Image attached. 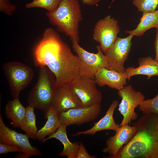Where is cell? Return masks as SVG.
I'll return each mask as SVG.
<instances>
[{"instance_id":"obj_1","label":"cell","mask_w":158,"mask_h":158,"mask_svg":"<svg viewBox=\"0 0 158 158\" xmlns=\"http://www.w3.org/2000/svg\"><path fill=\"white\" fill-rule=\"evenodd\" d=\"M143 114L133 123L134 135L114 158H158V114Z\"/></svg>"},{"instance_id":"obj_2","label":"cell","mask_w":158,"mask_h":158,"mask_svg":"<svg viewBox=\"0 0 158 158\" xmlns=\"http://www.w3.org/2000/svg\"><path fill=\"white\" fill-rule=\"evenodd\" d=\"M40 63L54 75L56 87L70 86L80 75V61L64 42L47 50Z\"/></svg>"},{"instance_id":"obj_3","label":"cell","mask_w":158,"mask_h":158,"mask_svg":"<svg viewBox=\"0 0 158 158\" xmlns=\"http://www.w3.org/2000/svg\"><path fill=\"white\" fill-rule=\"evenodd\" d=\"M46 16L50 23L69 37L71 41L79 42V25L82 17L78 0H62L56 10L47 12Z\"/></svg>"},{"instance_id":"obj_4","label":"cell","mask_w":158,"mask_h":158,"mask_svg":"<svg viewBox=\"0 0 158 158\" xmlns=\"http://www.w3.org/2000/svg\"><path fill=\"white\" fill-rule=\"evenodd\" d=\"M56 88L53 73L46 66L39 67L37 82L27 98L28 105L45 112L51 106Z\"/></svg>"},{"instance_id":"obj_5","label":"cell","mask_w":158,"mask_h":158,"mask_svg":"<svg viewBox=\"0 0 158 158\" xmlns=\"http://www.w3.org/2000/svg\"><path fill=\"white\" fill-rule=\"evenodd\" d=\"M2 69L8 81L13 99L19 98L20 94L30 84L34 76V72L29 66L16 61L6 62Z\"/></svg>"},{"instance_id":"obj_6","label":"cell","mask_w":158,"mask_h":158,"mask_svg":"<svg viewBox=\"0 0 158 158\" xmlns=\"http://www.w3.org/2000/svg\"><path fill=\"white\" fill-rule=\"evenodd\" d=\"M71 42L73 50L80 61V75L95 79L96 73L100 68L103 67L107 68V61L99 45L97 46V52L95 54L84 49L77 41Z\"/></svg>"},{"instance_id":"obj_7","label":"cell","mask_w":158,"mask_h":158,"mask_svg":"<svg viewBox=\"0 0 158 158\" xmlns=\"http://www.w3.org/2000/svg\"><path fill=\"white\" fill-rule=\"evenodd\" d=\"M25 134L18 133L6 126L0 115V142L17 147L22 151L15 158H28L32 156H41V152L36 147L32 146Z\"/></svg>"},{"instance_id":"obj_8","label":"cell","mask_w":158,"mask_h":158,"mask_svg":"<svg viewBox=\"0 0 158 158\" xmlns=\"http://www.w3.org/2000/svg\"><path fill=\"white\" fill-rule=\"evenodd\" d=\"M118 94L121 98L118 110L123 117L120 126L130 125L132 121L137 119L138 116L135 109L145 100V96L135 90L130 85L124 86L118 90Z\"/></svg>"},{"instance_id":"obj_9","label":"cell","mask_w":158,"mask_h":158,"mask_svg":"<svg viewBox=\"0 0 158 158\" xmlns=\"http://www.w3.org/2000/svg\"><path fill=\"white\" fill-rule=\"evenodd\" d=\"M120 31L118 21L109 15L97 23L93 38L100 43L101 50L105 53L113 45Z\"/></svg>"},{"instance_id":"obj_10","label":"cell","mask_w":158,"mask_h":158,"mask_svg":"<svg viewBox=\"0 0 158 158\" xmlns=\"http://www.w3.org/2000/svg\"><path fill=\"white\" fill-rule=\"evenodd\" d=\"M134 36L130 34L125 38L118 37L113 45L105 53L108 63L107 68L124 72V63L128 58Z\"/></svg>"},{"instance_id":"obj_11","label":"cell","mask_w":158,"mask_h":158,"mask_svg":"<svg viewBox=\"0 0 158 158\" xmlns=\"http://www.w3.org/2000/svg\"><path fill=\"white\" fill-rule=\"evenodd\" d=\"M96 84L95 80L80 75L70 87L81 101L83 107H87L102 101V93Z\"/></svg>"},{"instance_id":"obj_12","label":"cell","mask_w":158,"mask_h":158,"mask_svg":"<svg viewBox=\"0 0 158 158\" xmlns=\"http://www.w3.org/2000/svg\"><path fill=\"white\" fill-rule=\"evenodd\" d=\"M101 111L100 103L87 107L70 109L58 113L61 124L66 127L71 125H80L93 121L99 115Z\"/></svg>"},{"instance_id":"obj_13","label":"cell","mask_w":158,"mask_h":158,"mask_svg":"<svg viewBox=\"0 0 158 158\" xmlns=\"http://www.w3.org/2000/svg\"><path fill=\"white\" fill-rule=\"evenodd\" d=\"M51 106L57 113L83 107L82 103L70 86L56 87Z\"/></svg>"},{"instance_id":"obj_14","label":"cell","mask_w":158,"mask_h":158,"mask_svg":"<svg viewBox=\"0 0 158 158\" xmlns=\"http://www.w3.org/2000/svg\"><path fill=\"white\" fill-rule=\"evenodd\" d=\"M135 131V127L127 124L120 126L113 136L106 142V147L102 150L103 153L109 155L106 158H114L122 147L128 142Z\"/></svg>"},{"instance_id":"obj_15","label":"cell","mask_w":158,"mask_h":158,"mask_svg":"<svg viewBox=\"0 0 158 158\" xmlns=\"http://www.w3.org/2000/svg\"><path fill=\"white\" fill-rule=\"evenodd\" d=\"M96 84L100 87L107 85L118 90L122 89L127 84V76L124 72H119L104 67L100 68L95 75Z\"/></svg>"},{"instance_id":"obj_16","label":"cell","mask_w":158,"mask_h":158,"mask_svg":"<svg viewBox=\"0 0 158 158\" xmlns=\"http://www.w3.org/2000/svg\"><path fill=\"white\" fill-rule=\"evenodd\" d=\"M118 104L117 100H114L108 108L104 116L97 122L94 123V126L87 130L79 131L72 135L76 136L80 135H93L97 132L105 130L116 131L120 127V125L115 122L114 117V111Z\"/></svg>"},{"instance_id":"obj_17","label":"cell","mask_w":158,"mask_h":158,"mask_svg":"<svg viewBox=\"0 0 158 158\" xmlns=\"http://www.w3.org/2000/svg\"><path fill=\"white\" fill-rule=\"evenodd\" d=\"M139 66L137 67H129L125 69V72L127 76V80L137 75L147 76L149 79L154 75L158 76V62L151 56L139 58L138 59Z\"/></svg>"},{"instance_id":"obj_18","label":"cell","mask_w":158,"mask_h":158,"mask_svg":"<svg viewBox=\"0 0 158 158\" xmlns=\"http://www.w3.org/2000/svg\"><path fill=\"white\" fill-rule=\"evenodd\" d=\"M66 127L61 124L56 131L54 134L45 138L44 142L51 138H55L63 145V149L59 154L60 156H66L68 158H76L79 147V143L77 142H72L67 137Z\"/></svg>"},{"instance_id":"obj_19","label":"cell","mask_w":158,"mask_h":158,"mask_svg":"<svg viewBox=\"0 0 158 158\" xmlns=\"http://www.w3.org/2000/svg\"><path fill=\"white\" fill-rule=\"evenodd\" d=\"M44 117L47 121L44 126L38 130L36 138L42 142L46 136L54 133L61 124L57 112L51 106L45 112Z\"/></svg>"},{"instance_id":"obj_20","label":"cell","mask_w":158,"mask_h":158,"mask_svg":"<svg viewBox=\"0 0 158 158\" xmlns=\"http://www.w3.org/2000/svg\"><path fill=\"white\" fill-rule=\"evenodd\" d=\"M26 111V108L22 104L19 98L8 100L5 107L6 116L11 121V124L15 128L19 127Z\"/></svg>"},{"instance_id":"obj_21","label":"cell","mask_w":158,"mask_h":158,"mask_svg":"<svg viewBox=\"0 0 158 158\" xmlns=\"http://www.w3.org/2000/svg\"><path fill=\"white\" fill-rule=\"evenodd\" d=\"M153 28L158 29V9L151 12L143 13L136 28L132 30L125 31L129 35L137 37L142 35L148 30Z\"/></svg>"},{"instance_id":"obj_22","label":"cell","mask_w":158,"mask_h":158,"mask_svg":"<svg viewBox=\"0 0 158 158\" xmlns=\"http://www.w3.org/2000/svg\"><path fill=\"white\" fill-rule=\"evenodd\" d=\"M34 109L29 105L26 107L25 116L19 127L26 133L29 138L36 139L38 130Z\"/></svg>"},{"instance_id":"obj_23","label":"cell","mask_w":158,"mask_h":158,"mask_svg":"<svg viewBox=\"0 0 158 158\" xmlns=\"http://www.w3.org/2000/svg\"><path fill=\"white\" fill-rule=\"evenodd\" d=\"M62 0H35L27 3L25 5L27 8L38 7L46 9L48 12L56 10Z\"/></svg>"},{"instance_id":"obj_24","label":"cell","mask_w":158,"mask_h":158,"mask_svg":"<svg viewBox=\"0 0 158 158\" xmlns=\"http://www.w3.org/2000/svg\"><path fill=\"white\" fill-rule=\"evenodd\" d=\"M143 114L153 113L158 114V93L154 98L144 100L138 106Z\"/></svg>"},{"instance_id":"obj_25","label":"cell","mask_w":158,"mask_h":158,"mask_svg":"<svg viewBox=\"0 0 158 158\" xmlns=\"http://www.w3.org/2000/svg\"><path fill=\"white\" fill-rule=\"evenodd\" d=\"M132 3L138 11L149 13L155 10L158 0H133Z\"/></svg>"},{"instance_id":"obj_26","label":"cell","mask_w":158,"mask_h":158,"mask_svg":"<svg viewBox=\"0 0 158 158\" xmlns=\"http://www.w3.org/2000/svg\"><path fill=\"white\" fill-rule=\"evenodd\" d=\"M16 9V6L12 4L9 0H0V11L6 15L11 16Z\"/></svg>"},{"instance_id":"obj_27","label":"cell","mask_w":158,"mask_h":158,"mask_svg":"<svg viewBox=\"0 0 158 158\" xmlns=\"http://www.w3.org/2000/svg\"><path fill=\"white\" fill-rule=\"evenodd\" d=\"M22 152L21 150L18 147L0 142V154H6L9 152Z\"/></svg>"},{"instance_id":"obj_28","label":"cell","mask_w":158,"mask_h":158,"mask_svg":"<svg viewBox=\"0 0 158 158\" xmlns=\"http://www.w3.org/2000/svg\"><path fill=\"white\" fill-rule=\"evenodd\" d=\"M96 157L90 155L87 151L84 145L82 143H79V149L76 158H95Z\"/></svg>"},{"instance_id":"obj_29","label":"cell","mask_w":158,"mask_h":158,"mask_svg":"<svg viewBox=\"0 0 158 158\" xmlns=\"http://www.w3.org/2000/svg\"><path fill=\"white\" fill-rule=\"evenodd\" d=\"M154 44L156 54L155 58L154 59L158 62V29H156V33Z\"/></svg>"},{"instance_id":"obj_30","label":"cell","mask_w":158,"mask_h":158,"mask_svg":"<svg viewBox=\"0 0 158 158\" xmlns=\"http://www.w3.org/2000/svg\"><path fill=\"white\" fill-rule=\"evenodd\" d=\"M82 3L84 4L93 6L97 5L100 0H81Z\"/></svg>"},{"instance_id":"obj_31","label":"cell","mask_w":158,"mask_h":158,"mask_svg":"<svg viewBox=\"0 0 158 158\" xmlns=\"http://www.w3.org/2000/svg\"><path fill=\"white\" fill-rule=\"evenodd\" d=\"M115 0H112L111 3H112Z\"/></svg>"},{"instance_id":"obj_32","label":"cell","mask_w":158,"mask_h":158,"mask_svg":"<svg viewBox=\"0 0 158 158\" xmlns=\"http://www.w3.org/2000/svg\"></svg>"},{"instance_id":"obj_33","label":"cell","mask_w":158,"mask_h":158,"mask_svg":"<svg viewBox=\"0 0 158 158\" xmlns=\"http://www.w3.org/2000/svg\"></svg>"}]
</instances>
